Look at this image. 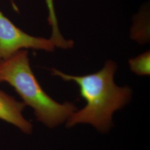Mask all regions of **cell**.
<instances>
[{
  "instance_id": "obj_1",
  "label": "cell",
  "mask_w": 150,
  "mask_h": 150,
  "mask_svg": "<svg viewBox=\"0 0 150 150\" xmlns=\"http://www.w3.org/2000/svg\"><path fill=\"white\" fill-rule=\"evenodd\" d=\"M117 65L107 61L97 72L85 76L67 75L52 69V74L66 81H73L79 87L81 96L86 105L73 113L67 120V127L79 123H89L101 132H106L112 122L113 113L129 101L132 91L128 87L117 86L113 76Z\"/></svg>"
},
{
  "instance_id": "obj_2",
  "label": "cell",
  "mask_w": 150,
  "mask_h": 150,
  "mask_svg": "<svg viewBox=\"0 0 150 150\" xmlns=\"http://www.w3.org/2000/svg\"><path fill=\"white\" fill-rule=\"evenodd\" d=\"M0 80L10 84L23 103L33 109L38 121L49 128L64 122L77 110L74 103H58L43 91L32 72L25 50L0 62Z\"/></svg>"
},
{
  "instance_id": "obj_3",
  "label": "cell",
  "mask_w": 150,
  "mask_h": 150,
  "mask_svg": "<svg viewBox=\"0 0 150 150\" xmlns=\"http://www.w3.org/2000/svg\"><path fill=\"white\" fill-rule=\"evenodd\" d=\"M52 41L32 36L16 27L0 10V62L23 48L53 51Z\"/></svg>"
},
{
  "instance_id": "obj_4",
  "label": "cell",
  "mask_w": 150,
  "mask_h": 150,
  "mask_svg": "<svg viewBox=\"0 0 150 150\" xmlns=\"http://www.w3.org/2000/svg\"><path fill=\"white\" fill-rule=\"evenodd\" d=\"M25 106L23 102L17 101L13 97L0 90V119L30 134L32 133L33 126L22 115Z\"/></svg>"
},
{
  "instance_id": "obj_5",
  "label": "cell",
  "mask_w": 150,
  "mask_h": 150,
  "mask_svg": "<svg viewBox=\"0 0 150 150\" xmlns=\"http://www.w3.org/2000/svg\"><path fill=\"white\" fill-rule=\"evenodd\" d=\"M46 3L48 8V22L52 28V35L50 39L52 41L56 47L67 48L70 46V40H65L59 32L57 19L54 10V0H46Z\"/></svg>"
},
{
  "instance_id": "obj_6",
  "label": "cell",
  "mask_w": 150,
  "mask_h": 150,
  "mask_svg": "<svg viewBox=\"0 0 150 150\" xmlns=\"http://www.w3.org/2000/svg\"><path fill=\"white\" fill-rule=\"evenodd\" d=\"M150 51L129 60L130 69L139 75H149L150 73Z\"/></svg>"
},
{
  "instance_id": "obj_7",
  "label": "cell",
  "mask_w": 150,
  "mask_h": 150,
  "mask_svg": "<svg viewBox=\"0 0 150 150\" xmlns=\"http://www.w3.org/2000/svg\"><path fill=\"white\" fill-rule=\"evenodd\" d=\"M10 1H11L12 5L13 7V9H14L15 11L18 12V7H17V6L16 4H15V1H14V0H10Z\"/></svg>"
},
{
  "instance_id": "obj_8",
  "label": "cell",
  "mask_w": 150,
  "mask_h": 150,
  "mask_svg": "<svg viewBox=\"0 0 150 150\" xmlns=\"http://www.w3.org/2000/svg\"><path fill=\"white\" fill-rule=\"evenodd\" d=\"M0 82H1V80H0Z\"/></svg>"
}]
</instances>
